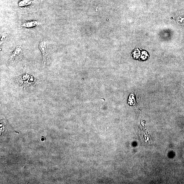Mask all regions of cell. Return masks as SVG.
Returning <instances> with one entry per match:
<instances>
[{"mask_svg": "<svg viewBox=\"0 0 184 184\" xmlns=\"http://www.w3.org/2000/svg\"><path fill=\"white\" fill-rule=\"evenodd\" d=\"M39 47L42 54V65L44 66L48 64L50 61L52 48L49 43L44 41L40 42Z\"/></svg>", "mask_w": 184, "mask_h": 184, "instance_id": "obj_1", "label": "cell"}, {"mask_svg": "<svg viewBox=\"0 0 184 184\" xmlns=\"http://www.w3.org/2000/svg\"><path fill=\"white\" fill-rule=\"evenodd\" d=\"M16 78L18 85L21 87L27 88L32 86L35 83V80L33 77L27 74L22 75V76L17 77Z\"/></svg>", "mask_w": 184, "mask_h": 184, "instance_id": "obj_2", "label": "cell"}, {"mask_svg": "<svg viewBox=\"0 0 184 184\" xmlns=\"http://www.w3.org/2000/svg\"><path fill=\"white\" fill-rule=\"evenodd\" d=\"M42 24L40 22L33 20L24 22L22 25V27L26 28H33L40 26Z\"/></svg>", "mask_w": 184, "mask_h": 184, "instance_id": "obj_3", "label": "cell"}, {"mask_svg": "<svg viewBox=\"0 0 184 184\" xmlns=\"http://www.w3.org/2000/svg\"><path fill=\"white\" fill-rule=\"evenodd\" d=\"M22 53V49L20 46H17L14 52L11 54L10 56V59L12 60H15L18 59Z\"/></svg>", "mask_w": 184, "mask_h": 184, "instance_id": "obj_4", "label": "cell"}, {"mask_svg": "<svg viewBox=\"0 0 184 184\" xmlns=\"http://www.w3.org/2000/svg\"><path fill=\"white\" fill-rule=\"evenodd\" d=\"M33 3L31 0H22L18 3V6L20 7H23L31 5Z\"/></svg>", "mask_w": 184, "mask_h": 184, "instance_id": "obj_5", "label": "cell"}, {"mask_svg": "<svg viewBox=\"0 0 184 184\" xmlns=\"http://www.w3.org/2000/svg\"><path fill=\"white\" fill-rule=\"evenodd\" d=\"M7 37V35L6 33H3L2 34L1 37V41H0L1 44L4 42V41L6 40Z\"/></svg>", "mask_w": 184, "mask_h": 184, "instance_id": "obj_6", "label": "cell"}]
</instances>
